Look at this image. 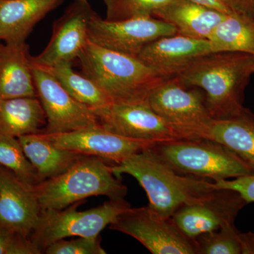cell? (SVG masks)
<instances>
[{
  "label": "cell",
  "mask_w": 254,
  "mask_h": 254,
  "mask_svg": "<svg viewBox=\"0 0 254 254\" xmlns=\"http://www.w3.org/2000/svg\"><path fill=\"white\" fill-rule=\"evenodd\" d=\"M46 125L38 97L0 99V134L18 138L41 133Z\"/></svg>",
  "instance_id": "44dd1931"
},
{
  "label": "cell",
  "mask_w": 254,
  "mask_h": 254,
  "mask_svg": "<svg viewBox=\"0 0 254 254\" xmlns=\"http://www.w3.org/2000/svg\"><path fill=\"white\" fill-rule=\"evenodd\" d=\"M41 67L53 75L75 100L93 110L105 108L113 103L109 95L94 81L83 73L75 72L72 63H65L49 67Z\"/></svg>",
  "instance_id": "cb8c5ba5"
},
{
  "label": "cell",
  "mask_w": 254,
  "mask_h": 254,
  "mask_svg": "<svg viewBox=\"0 0 254 254\" xmlns=\"http://www.w3.org/2000/svg\"><path fill=\"white\" fill-rule=\"evenodd\" d=\"M0 164L30 185L39 182L36 170L25 154L18 138L0 134Z\"/></svg>",
  "instance_id": "d4e9b609"
},
{
  "label": "cell",
  "mask_w": 254,
  "mask_h": 254,
  "mask_svg": "<svg viewBox=\"0 0 254 254\" xmlns=\"http://www.w3.org/2000/svg\"><path fill=\"white\" fill-rule=\"evenodd\" d=\"M148 105L186 137L203 139L213 119L205 94L196 87L187 86L178 76L168 78L150 93Z\"/></svg>",
  "instance_id": "52a82bcc"
},
{
  "label": "cell",
  "mask_w": 254,
  "mask_h": 254,
  "mask_svg": "<svg viewBox=\"0 0 254 254\" xmlns=\"http://www.w3.org/2000/svg\"><path fill=\"white\" fill-rule=\"evenodd\" d=\"M35 190L42 210H61L98 195L124 199L127 193V187L114 175L111 165L90 155H82L66 172L39 182Z\"/></svg>",
  "instance_id": "277c9868"
},
{
  "label": "cell",
  "mask_w": 254,
  "mask_h": 254,
  "mask_svg": "<svg viewBox=\"0 0 254 254\" xmlns=\"http://www.w3.org/2000/svg\"><path fill=\"white\" fill-rule=\"evenodd\" d=\"M93 112L100 127L120 136L154 142L188 140L148 103H113Z\"/></svg>",
  "instance_id": "8fae6325"
},
{
  "label": "cell",
  "mask_w": 254,
  "mask_h": 254,
  "mask_svg": "<svg viewBox=\"0 0 254 254\" xmlns=\"http://www.w3.org/2000/svg\"><path fill=\"white\" fill-rule=\"evenodd\" d=\"M203 139L225 145L254 170V114L248 108L232 118L213 120Z\"/></svg>",
  "instance_id": "ffe728a7"
},
{
  "label": "cell",
  "mask_w": 254,
  "mask_h": 254,
  "mask_svg": "<svg viewBox=\"0 0 254 254\" xmlns=\"http://www.w3.org/2000/svg\"><path fill=\"white\" fill-rule=\"evenodd\" d=\"M78 60L82 73L115 103H148L150 93L166 80L138 58L105 49L90 41Z\"/></svg>",
  "instance_id": "3957f363"
},
{
  "label": "cell",
  "mask_w": 254,
  "mask_h": 254,
  "mask_svg": "<svg viewBox=\"0 0 254 254\" xmlns=\"http://www.w3.org/2000/svg\"><path fill=\"white\" fill-rule=\"evenodd\" d=\"M115 176L134 177L146 192L149 206L165 218H171L182 205L194 203L215 190L213 183L183 177L174 171L150 148L111 165Z\"/></svg>",
  "instance_id": "7a4b0ae2"
},
{
  "label": "cell",
  "mask_w": 254,
  "mask_h": 254,
  "mask_svg": "<svg viewBox=\"0 0 254 254\" xmlns=\"http://www.w3.org/2000/svg\"><path fill=\"white\" fill-rule=\"evenodd\" d=\"M210 53L208 40L176 34L148 43L137 58L160 76L168 79L178 76L197 58Z\"/></svg>",
  "instance_id": "2e32d148"
},
{
  "label": "cell",
  "mask_w": 254,
  "mask_h": 254,
  "mask_svg": "<svg viewBox=\"0 0 254 254\" xmlns=\"http://www.w3.org/2000/svg\"><path fill=\"white\" fill-rule=\"evenodd\" d=\"M195 4L204 6L208 9L215 10L222 14L230 15L235 14L229 8L225 0H190Z\"/></svg>",
  "instance_id": "1f68e13d"
},
{
  "label": "cell",
  "mask_w": 254,
  "mask_h": 254,
  "mask_svg": "<svg viewBox=\"0 0 254 254\" xmlns=\"http://www.w3.org/2000/svg\"><path fill=\"white\" fill-rule=\"evenodd\" d=\"M213 185L216 189L238 192L247 203L254 202V173L237 177L232 180H218L214 182Z\"/></svg>",
  "instance_id": "f546056e"
},
{
  "label": "cell",
  "mask_w": 254,
  "mask_h": 254,
  "mask_svg": "<svg viewBox=\"0 0 254 254\" xmlns=\"http://www.w3.org/2000/svg\"><path fill=\"white\" fill-rule=\"evenodd\" d=\"M247 204L238 192L215 189L202 199L182 205L171 218L186 236L194 240L202 234L235 223Z\"/></svg>",
  "instance_id": "4fadbf2b"
},
{
  "label": "cell",
  "mask_w": 254,
  "mask_h": 254,
  "mask_svg": "<svg viewBox=\"0 0 254 254\" xmlns=\"http://www.w3.org/2000/svg\"><path fill=\"white\" fill-rule=\"evenodd\" d=\"M37 97L26 43H0V99Z\"/></svg>",
  "instance_id": "ac0fdd59"
},
{
  "label": "cell",
  "mask_w": 254,
  "mask_h": 254,
  "mask_svg": "<svg viewBox=\"0 0 254 254\" xmlns=\"http://www.w3.org/2000/svg\"><path fill=\"white\" fill-rule=\"evenodd\" d=\"M38 133L58 148L81 155L98 157L115 165L158 143L115 134L99 125L64 133Z\"/></svg>",
  "instance_id": "5bb4252c"
},
{
  "label": "cell",
  "mask_w": 254,
  "mask_h": 254,
  "mask_svg": "<svg viewBox=\"0 0 254 254\" xmlns=\"http://www.w3.org/2000/svg\"><path fill=\"white\" fill-rule=\"evenodd\" d=\"M110 228L136 239L153 254H197L194 240L186 236L171 218L162 216L149 205L127 209Z\"/></svg>",
  "instance_id": "ba28073f"
},
{
  "label": "cell",
  "mask_w": 254,
  "mask_h": 254,
  "mask_svg": "<svg viewBox=\"0 0 254 254\" xmlns=\"http://www.w3.org/2000/svg\"><path fill=\"white\" fill-rule=\"evenodd\" d=\"M150 149L180 175L212 179L215 182L254 173V169L238 155L211 140L158 142Z\"/></svg>",
  "instance_id": "5b68a950"
},
{
  "label": "cell",
  "mask_w": 254,
  "mask_h": 254,
  "mask_svg": "<svg viewBox=\"0 0 254 254\" xmlns=\"http://www.w3.org/2000/svg\"><path fill=\"white\" fill-rule=\"evenodd\" d=\"M84 202H76L61 210H41L39 220L30 239L42 254L53 242L66 237L100 236L105 227L131 207L125 198L110 199L96 208L78 211V207Z\"/></svg>",
  "instance_id": "8992f818"
},
{
  "label": "cell",
  "mask_w": 254,
  "mask_h": 254,
  "mask_svg": "<svg viewBox=\"0 0 254 254\" xmlns=\"http://www.w3.org/2000/svg\"><path fill=\"white\" fill-rule=\"evenodd\" d=\"M41 210L35 185L0 164V227L30 238Z\"/></svg>",
  "instance_id": "9a60e30c"
},
{
  "label": "cell",
  "mask_w": 254,
  "mask_h": 254,
  "mask_svg": "<svg viewBox=\"0 0 254 254\" xmlns=\"http://www.w3.org/2000/svg\"><path fill=\"white\" fill-rule=\"evenodd\" d=\"M32 69L37 97L47 118L41 133H64L98 125L93 110L75 100L53 75L33 61Z\"/></svg>",
  "instance_id": "30bf717a"
},
{
  "label": "cell",
  "mask_w": 254,
  "mask_h": 254,
  "mask_svg": "<svg viewBox=\"0 0 254 254\" xmlns=\"http://www.w3.org/2000/svg\"><path fill=\"white\" fill-rule=\"evenodd\" d=\"M31 239L0 227V254H41Z\"/></svg>",
  "instance_id": "f1b7e54d"
},
{
  "label": "cell",
  "mask_w": 254,
  "mask_h": 254,
  "mask_svg": "<svg viewBox=\"0 0 254 254\" xmlns=\"http://www.w3.org/2000/svg\"><path fill=\"white\" fill-rule=\"evenodd\" d=\"M253 73L254 55L220 52L197 58L178 78L187 86L204 91L210 116L222 120L244 109L245 90Z\"/></svg>",
  "instance_id": "6da1fadb"
},
{
  "label": "cell",
  "mask_w": 254,
  "mask_h": 254,
  "mask_svg": "<svg viewBox=\"0 0 254 254\" xmlns=\"http://www.w3.org/2000/svg\"><path fill=\"white\" fill-rule=\"evenodd\" d=\"M46 254H106L101 237H81L75 240L56 241L45 250Z\"/></svg>",
  "instance_id": "83f0119b"
},
{
  "label": "cell",
  "mask_w": 254,
  "mask_h": 254,
  "mask_svg": "<svg viewBox=\"0 0 254 254\" xmlns=\"http://www.w3.org/2000/svg\"><path fill=\"white\" fill-rule=\"evenodd\" d=\"M96 14L88 0H73L55 21L46 48L38 56L32 57L33 63L49 67L78 59L89 41V23Z\"/></svg>",
  "instance_id": "7c38bea8"
},
{
  "label": "cell",
  "mask_w": 254,
  "mask_h": 254,
  "mask_svg": "<svg viewBox=\"0 0 254 254\" xmlns=\"http://www.w3.org/2000/svg\"><path fill=\"white\" fill-rule=\"evenodd\" d=\"M240 238L242 254H254V233L240 232Z\"/></svg>",
  "instance_id": "d6a6232c"
},
{
  "label": "cell",
  "mask_w": 254,
  "mask_h": 254,
  "mask_svg": "<svg viewBox=\"0 0 254 254\" xmlns=\"http://www.w3.org/2000/svg\"><path fill=\"white\" fill-rule=\"evenodd\" d=\"M208 40L212 53L235 52L254 56V23L236 14L226 15Z\"/></svg>",
  "instance_id": "603a6c76"
},
{
  "label": "cell",
  "mask_w": 254,
  "mask_h": 254,
  "mask_svg": "<svg viewBox=\"0 0 254 254\" xmlns=\"http://www.w3.org/2000/svg\"><path fill=\"white\" fill-rule=\"evenodd\" d=\"M240 235L235 223L202 234L194 239L197 254H242Z\"/></svg>",
  "instance_id": "484cf974"
},
{
  "label": "cell",
  "mask_w": 254,
  "mask_h": 254,
  "mask_svg": "<svg viewBox=\"0 0 254 254\" xmlns=\"http://www.w3.org/2000/svg\"><path fill=\"white\" fill-rule=\"evenodd\" d=\"M225 16L190 0H170L153 14V17L173 26L177 34L205 40Z\"/></svg>",
  "instance_id": "d6986e66"
},
{
  "label": "cell",
  "mask_w": 254,
  "mask_h": 254,
  "mask_svg": "<svg viewBox=\"0 0 254 254\" xmlns=\"http://www.w3.org/2000/svg\"><path fill=\"white\" fill-rule=\"evenodd\" d=\"M177 33L170 23L153 16L108 21L96 14L89 23L88 40L105 49L137 58L148 43Z\"/></svg>",
  "instance_id": "9c48e42d"
},
{
  "label": "cell",
  "mask_w": 254,
  "mask_h": 254,
  "mask_svg": "<svg viewBox=\"0 0 254 254\" xmlns=\"http://www.w3.org/2000/svg\"><path fill=\"white\" fill-rule=\"evenodd\" d=\"M170 0H103L108 21H122L137 17L153 16Z\"/></svg>",
  "instance_id": "4316f807"
},
{
  "label": "cell",
  "mask_w": 254,
  "mask_h": 254,
  "mask_svg": "<svg viewBox=\"0 0 254 254\" xmlns=\"http://www.w3.org/2000/svg\"><path fill=\"white\" fill-rule=\"evenodd\" d=\"M18 139L36 169L39 182L64 173L83 155L55 146L41 133L25 135Z\"/></svg>",
  "instance_id": "7402d4cb"
},
{
  "label": "cell",
  "mask_w": 254,
  "mask_h": 254,
  "mask_svg": "<svg viewBox=\"0 0 254 254\" xmlns=\"http://www.w3.org/2000/svg\"><path fill=\"white\" fill-rule=\"evenodd\" d=\"M234 14L254 23V0H225Z\"/></svg>",
  "instance_id": "4dcf8cb0"
},
{
  "label": "cell",
  "mask_w": 254,
  "mask_h": 254,
  "mask_svg": "<svg viewBox=\"0 0 254 254\" xmlns=\"http://www.w3.org/2000/svg\"><path fill=\"white\" fill-rule=\"evenodd\" d=\"M64 0H0V41L26 43L37 23Z\"/></svg>",
  "instance_id": "e0dca14e"
}]
</instances>
